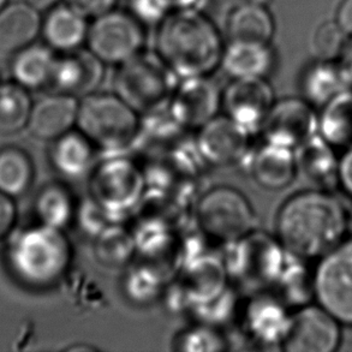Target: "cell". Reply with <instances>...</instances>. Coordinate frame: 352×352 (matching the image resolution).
I'll list each match as a JSON object with an SVG mask.
<instances>
[{
	"instance_id": "6da1fadb",
	"label": "cell",
	"mask_w": 352,
	"mask_h": 352,
	"mask_svg": "<svg viewBox=\"0 0 352 352\" xmlns=\"http://www.w3.org/2000/svg\"><path fill=\"white\" fill-rule=\"evenodd\" d=\"M276 226V238L287 252L311 260L343 242L348 215L329 190L302 191L281 205Z\"/></svg>"
},
{
	"instance_id": "7a4b0ae2",
	"label": "cell",
	"mask_w": 352,
	"mask_h": 352,
	"mask_svg": "<svg viewBox=\"0 0 352 352\" xmlns=\"http://www.w3.org/2000/svg\"><path fill=\"white\" fill-rule=\"evenodd\" d=\"M157 48L179 80L208 76L224 53L218 25L191 8L167 14L157 30Z\"/></svg>"
},
{
	"instance_id": "3957f363",
	"label": "cell",
	"mask_w": 352,
	"mask_h": 352,
	"mask_svg": "<svg viewBox=\"0 0 352 352\" xmlns=\"http://www.w3.org/2000/svg\"><path fill=\"white\" fill-rule=\"evenodd\" d=\"M72 243L63 230L40 224L14 238L10 249L12 271L24 284L47 289L69 276Z\"/></svg>"
},
{
	"instance_id": "277c9868",
	"label": "cell",
	"mask_w": 352,
	"mask_h": 352,
	"mask_svg": "<svg viewBox=\"0 0 352 352\" xmlns=\"http://www.w3.org/2000/svg\"><path fill=\"white\" fill-rule=\"evenodd\" d=\"M142 122L117 94L91 93L78 106L77 129L105 154L122 153L136 143Z\"/></svg>"
},
{
	"instance_id": "5b68a950",
	"label": "cell",
	"mask_w": 352,
	"mask_h": 352,
	"mask_svg": "<svg viewBox=\"0 0 352 352\" xmlns=\"http://www.w3.org/2000/svg\"><path fill=\"white\" fill-rule=\"evenodd\" d=\"M179 78L157 53L138 52L119 64L116 94L138 115H149L168 106Z\"/></svg>"
},
{
	"instance_id": "8992f818",
	"label": "cell",
	"mask_w": 352,
	"mask_h": 352,
	"mask_svg": "<svg viewBox=\"0 0 352 352\" xmlns=\"http://www.w3.org/2000/svg\"><path fill=\"white\" fill-rule=\"evenodd\" d=\"M88 181L91 200L120 223L146 199V171L122 153L99 159Z\"/></svg>"
},
{
	"instance_id": "52a82bcc",
	"label": "cell",
	"mask_w": 352,
	"mask_h": 352,
	"mask_svg": "<svg viewBox=\"0 0 352 352\" xmlns=\"http://www.w3.org/2000/svg\"><path fill=\"white\" fill-rule=\"evenodd\" d=\"M196 228L206 237L223 245L236 242L255 228V212L247 196L229 186L205 191L194 210Z\"/></svg>"
},
{
	"instance_id": "ba28073f",
	"label": "cell",
	"mask_w": 352,
	"mask_h": 352,
	"mask_svg": "<svg viewBox=\"0 0 352 352\" xmlns=\"http://www.w3.org/2000/svg\"><path fill=\"white\" fill-rule=\"evenodd\" d=\"M224 247L223 262L229 278L262 289L271 287L287 255L278 238L256 230Z\"/></svg>"
},
{
	"instance_id": "9c48e42d",
	"label": "cell",
	"mask_w": 352,
	"mask_h": 352,
	"mask_svg": "<svg viewBox=\"0 0 352 352\" xmlns=\"http://www.w3.org/2000/svg\"><path fill=\"white\" fill-rule=\"evenodd\" d=\"M315 300L340 324L352 326V239L320 257L314 268Z\"/></svg>"
},
{
	"instance_id": "30bf717a",
	"label": "cell",
	"mask_w": 352,
	"mask_h": 352,
	"mask_svg": "<svg viewBox=\"0 0 352 352\" xmlns=\"http://www.w3.org/2000/svg\"><path fill=\"white\" fill-rule=\"evenodd\" d=\"M241 331L260 349H281L290 327V307L271 290L256 292L238 310Z\"/></svg>"
},
{
	"instance_id": "8fae6325",
	"label": "cell",
	"mask_w": 352,
	"mask_h": 352,
	"mask_svg": "<svg viewBox=\"0 0 352 352\" xmlns=\"http://www.w3.org/2000/svg\"><path fill=\"white\" fill-rule=\"evenodd\" d=\"M89 51L102 63L122 64L140 52L142 47V29L133 16L107 11L98 16L88 29Z\"/></svg>"
},
{
	"instance_id": "7c38bea8",
	"label": "cell",
	"mask_w": 352,
	"mask_h": 352,
	"mask_svg": "<svg viewBox=\"0 0 352 352\" xmlns=\"http://www.w3.org/2000/svg\"><path fill=\"white\" fill-rule=\"evenodd\" d=\"M260 133L262 141L297 151L319 133V115L307 100L287 98L276 101Z\"/></svg>"
},
{
	"instance_id": "4fadbf2b",
	"label": "cell",
	"mask_w": 352,
	"mask_h": 352,
	"mask_svg": "<svg viewBox=\"0 0 352 352\" xmlns=\"http://www.w3.org/2000/svg\"><path fill=\"white\" fill-rule=\"evenodd\" d=\"M252 136L228 116L218 115L197 130L195 144L206 165H242L252 151Z\"/></svg>"
},
{
	"instance_id": "5bb4252c",
	"label": "cell",
	"mask_w": 352,
	"mask_h": 352,
	"mask_svg": "<svg viewBox=\"0 0 352 352\" xmlns=\"http://www.w3.org/2000/svg\"><path fill=\"white\" fill-rule=\"evenodd\" d=\"M221 94L208 76L182 78L173 91L167 110L184 130H199L219 115Z\"/></svg>"
},
{
	"instance_id": "9a60e30c",
	"label": "cell",
	"mask_w": 352,
	"mask_h": 352,
	"mask_svg": "<svg viewBox=\"0 0 352 352\" xmlns=\"http://www.w3.org/2000/svg\"><path fill=\"white\" fill-rule=\"evenodd\" d=\"M340 344V322L321 305L300 307L291 316L281 350L287 352H333Z\"/></svg>"
},
{
	"instance_id": "2e32d148",
	"label": "cell",
	"mask_w": 352,
	"mask_h": 352,
	"mask_svg": "<svg viewBox=\"0 0 352 352\" xmlns=\"http://www.w3.org/2000/svg\"><path fill=\"white\" fill-rule=\"evenodd\" d=\"M274 102L273 89L265 78H236L221 94L224 115L252 135L261 131Z\"/></svg>"
},
{
	"instance_id": "e0dca14e",
	"label": "cell",
	"mask_w": 352,
	"mask_h": 352,
	"mask_svg": "<svg viewBox=\"0 0 352 352\" xmlns=\"http://www.w3.org/2000/svg\"><path fill=\"white\" fill-rule=\"evenodd\" d=\"M243 164L257 186L271 191L287 188L298 171L296 151L266 141L252 148Z\"/></svg>"
},
{
	"instance_id": "ac0fdd59",
	"label": "cell",
	"mask_w": 352,
	"mask_h": 352,
	"mask_svg": "<svg viewBox=\"0 0 352 352\" xmlns=\"http://www.w3.org/2000/svg\"><path fill=\"white\" fill-rule=\"evenodd\" d=\"M104 77V63L91 51H72L57 58L52 85L58 93L85 98L96 93Z\"/></svg>"
},
{
	"instance_id": "d6986e66",
	"label": "cell",
	"mask_w": 352,
	"mask_h": 352,
	"mask_svg": "<svg viewBox=\"0 0 352 352\" xmlns=\"http://www.w3.org/2000/svg\"><path fill=\"white\" fill-rule=\"evenodd\" d=\"M80 100L75 96L56 93L38 100L32 107L28 126L34 136L54 141L77 125Z\"/></svg>"
},
{
	"instance_id": "ffe728a7",
	"label": "cell",
	"mask_w": 352,
	"mask_h": 352,
	"mask_svg": "<svg viewBox=\"0 0 352 352\" xmlns=\"http://www.w3.org/2000/svg\"><path fill=\"white\" fill-rule=\"evenodd\" d=\"M98 149L77 129L53 141L51 162L56 171L67 181L88 179L98 164Z\"/></svg>"
},
{
	"instance_id": "44dd1931",
	"label": "cell",
	"mask_w": 352,
	"mask_h": 352,
	"mask_svg": "<svg viewBox=\"0 0 352 352\" xmlns=\"http://www.w3.org/2000/svg\"><path fill=\"white\" fill-rule=\"evenodd\" d=\"M334 149L319 133L296 151L298 170L322 190L338 186L339 157Z\"/></svg>"
},
{
	"instance_id": "7402d4cb",
	"label": "cell",
	"mask_w": 352,
	"mask_h": 352,
	"mask_svg": "<svg viewBox=\"0 0 352 352\" xmlns=\"http://www.w3.org/2000/svg\"><path fill=\"white\" fill-rule=\"evenodd\" d=\"M41 27L38 11L27 3H14L0 9V51L14 52L27 47Z\"/></svg>"
},
{
	"instance_id": "603a6c76",
	"label": "cell",
	"mask_w": 352,
	"mask_h": 352,
	"mask_svg": "<svg viewBox=\"0 0 352 352\" xmlns=\"http://www.w3.org/2000/svg\"><path fill=\"white\" fill-rule=\"evenodd\" d=\"M307 261L287 252L279 276L268 289L290 308L310 305V300L315 298L314 270Z\"/></svg>"
},
{
	"instance_id": "cb8c5ba5",
	"label": "cell",
	"mask_w": 352,
	"mask_h": 352,
	"mask_svg": "<svg viewBox=\"0 0 352 352\" xmlns=\"http://www.w3.org/2000/svg\"><path fill=\"white\" fill-rule=\"evenodd\" d=\"M225 72L236 78H265L271 72L273 54L268 45L231 41L223 53Z\"/></svg>"
},
{
	"instance_id": "d4e9b609",
	"label": "cell",
	"mask_w": 352,
	"mask_h": 352,
	"mask_svg": "<svg viewBox=\"0 0 352 352\" xmlns=\"http://www.w3.org/2000/svg\"><path fill=\"white\" fill-rule=\"evenodd\" d=\"M43 36L51 47L72 52L87 38L86 16L72 6H57L50 12L43 23Z\"/></svg>"
},
{
	"instance_id": "484cf974",
	"label": "cell",
	"mask_w": 352,
	"mask_h": 352,
	"mask_svg": "<svg viewBox=\"0 0 352 352\" xmlns=\"http://www.w3.org/2000/svg\"><path fill=\"white\" fill-rule=\"evenodd\" d=\"M167 281L165 271L152 262H131L124 273L122 287L125 297L136 305H149L162 298Z\"/></svg>"
},
{
	"instance_id": "4316f807",
	"label": "cell",
	"mask_w": 352,
	"mask_h": 352,
	"mask_svg": "<svg viewBox=\"0 0 352 352\" xmlns=\"http://www.w3.org/2000/svg\"><path fill=\"white\" fill-rule=\"evenodd\" d=\"M77 207L78 202L76 204L72 191L59 183L45 186L35 201L40 224L63 231L75 223Z\"/></svg>"
},
{
	"instance_id": "83f0119b",
	"label": "cell",
	"mask_w": 352,
	"mask_h": 352,
	"mask_svg": "<svg viewBox=\"0 0 352 352\" xmlns=\"http://www.w3.org/2000/svg\"><path fill=\"white\" fill-rule=\"evenodd\" d=\"M319 133L334 148H352V91H344L322 107Z\"/></svg>"
},
{
	"instance_id": "f1b7e54d",
	"label": "cell",
	"mask_w": 352,
	"mask_h": 352,
	"mask_svg": "<svg viewBox=\"0 0 352 352\" xmlns=\"http://www.w3.org/2000/svg\"><path fill=\"white\" fill-rule=\"evenodd\" d=\"M57 58L45 46H27L19 50L12 64L16 81L24 88L38 89L51 85Z\"/></svg>"
},
{
	"instance_id": "f546056e",
	"label": "cell",
	"mask_w": 352,
	"mask_h": 352,
	"mask_svg": "<svg viewBox=\"0 0 352 352\" xmlns=\"http://www.w3.org/2000/svg\"><path fill=\"white\" fill-rule=\"evenodd\" d=\"M231 41L268 45L273 35V21L261 5L247 1L228 21Z\"/></svg>"
},
{
	"instance_id": "4dcf8cb0",
	"label": "cell",
	"mask_w": 352,
	"mask_h": 352,
	"mask_svg": "<svg viewBox=\"0 0 352 352\" xmlns=\"http://www.w3.org/2000/svg\"><path fill=\"white\" fill-rule=\"evenodd\" d=\"M93 252L104 267L126 268L138 255L133 231L125 229L122 223L111 225L93 238Z\"/></svg>"
},
{
	"instance_id": "1f68e13d",
	"label": "cell",
	"mask_w": 352,
	"mask_h": 352,
	"mask_svg": "<svg viewBox=\"0 0 352 352\" xmlns=\"http://www.w3.org/2000/svg\"><path fill=\"white\" fill-rule=\"evenodd\" d=\"M340 67L331 64H320L313 67L305 77L303 91L310 105L324 107L336 96L348 89Z\"/></svg>"
},
{
	"instance_id": "d6a6232c",
	"label": "cell",
	"mask_w": 352,
	"mask_h": 352,
	"mask_svg": "<svg viewBox=\"0 0 352 352\" xmlns=\"http://www.w3.org/2000/svg\"><path fill=\"white\" fill-rule=\"evenodd\" d=\"M34 168L28 155L17 148L0 152V191L8 196L22 195L33 181Z\"/></svg>"
},
{
	"instance_id": "836d02e7",
	"label": "cell",
	"mask_w": 352,
	"mask_h": 352,
	"mask_svg": "<svg viewBox=\"0 0 352 352\" xmlns=\"http://www.w3.org/2000/svg\"><path fill=\"white\" fill-rule=\"evenodd\" d=\"M32 101L19 83L0 85V133H14L28 125Z\"/></svg>"
},
{
	"instance_id": "e575fe53",
	"label": "cell",
	"mask_w": 352,
	"mask_h": 352,
	"mask_svg": "<svg viewBox=\"0 0 352 352\" xmlns=\"http://www.w3.org/2000/svg\"><path fill=\"white\" fill-rule=\"evenodd\" d=\"M172 348L178 352H221L229 350L230 345L220 329L195 321L177 334Z\"/></svg>"
},
{
	"instance_id": "d590c367",
	"label": "cell",
	"mask_w": 352,
	"mask_h": 352,
	"mask_svg": "<svg viewBox=\"0 0 352 352\" xmlns=\"http://www.w3.org/2000/svg\"><path fill=\"white\" fill-rule=\"evenodd\" d=\"M237 296L234 289L228 286L220 295L206 303L196 305L191 309V315L197 322L210 324L220 329V326L226 324L232 318L237 316L239 310Z\"/></svg>"
},
{
	"instance_id": "8d00e7d4",
	"label": "cell",
	"mask_w": 352,
	"mask_h": 352,
	"mask_svg": "<svg viewBox=\"0 0 352 352\" xmlns=\"http://www.w3.org/2000/svg\"><path fill=\"white\" fill-rule=\"evenodd\" d=\"M345 35L346 33L338 23H324L320 25L313 38L315 54L324 62H331L340 57L346 45Z\"/></svg>"
},
{
	"instance_id": "74e56055",
	"label": "cell",
	"mask_w": 352,
	"mask_h": 352,
	"mask_svg": "<svg viewBox=\"0 0 352 352\" xmlns=\"http://www.w3.org/2000/svg\"><path fill=\"white\" fill-rule=\"evenodd\" d=\"M130 9L138 21L157 24L162 23L171 8L165 0H130Z\"/></svg>"
},
{
	"instance_id": "f35d334b",
	"label": "cell",
	"mask_w": 352,
	"mask_h": 352,
	"mask_svg": "<svg viewBox=\"0 0 352 352\" xmlns=\"http://www.w3.org/2000/svg\"><path fill=\"white\" fill-rule=\"evenodd\" d=\"M248 0H199L197 9L215 24H226L230 16Z\"/></svg>"
},
{
	"instance_id": "ab89813d",
	"label": "cell",
	"mask_w": 352,
	"mask_h": 352,
	"mask_svg": "<svg viewBox=\"0 0 352 352\" xmlns=\"http://www.w3.org/2000/svg\"><path fill=\"white\" fill-rule=\"evenodd\" d=\"M67 4L72 6L85 16H100L111 11L116 0H67Z\"/></svg>"
},
{
	"instance_id": "60d3db41",
	"label": "cell",
	"mask_w": 352,
	"mask_h": 352,
	"mask_svg": "<svg viewBox=\"0 0 352 352\" xmlns=\"http://www.w3.org/2000/svg\"><path fill=\"white\" fill-rule=\"evenodd\" d=\"M338 186L352 199V148L345 149L339 159Z\"/></svg>"
},
{
	"instance_id": "b9f144b4",
	"label": "cell",
	"mask_w": 352,
	"mask_h": 352,
	"mask_svg": "<svg viewBox=\"0 0 352 352\" xmlns=\"http://www.w3.org/2000/svg\"><path fill=\"white\" fill-rule=\"evenodd\" d=\"M16 217V210L9 196L0 191V238L4 237L12 228Z\"/></svg>"
},
{
	"instance_id": "7bdbcfd3",
	"label": "cell",
	"mask_w": 352,
	"mask_h": 352,
	"mask_svg": "<svg viewBox=\"0 0 352 352\" xmlns=\"http://www.w3.org/2000/svg\"><path fill=\"white\" fill-rule=\"evenodd\" d=\"M339 67L343 72L344 78L348 82L349 86L352 85V41L346 43L343 52L340 54Z\"/></svg>"
},
{
	"instance_id": "ee69618b",
	"label": "cell",
	"mask_w": 352,
	"mask_h": 352,
	"mask_svg": "<svg viewBox=\"0 0 352 352\" xmlns=\"http://www.w3.org/2000/svg\"><path fill=\"white\" fill-rule=\"evenodd\" d=\"M338 24L344 32L352 35V0H344L338 11Z\"/></svg>"
},
{
	"instance_id": "f6af8a7d",
	"label": "cell",
	"mask_w": 352,
	"mask_h": 352,
	"mask_svg": "<svg viewBox=\"0 0 352 352\" xmlns=\"http://www.w3.org/2000/svg\"><path fill=\"white\" fill-rule=\"evenodd\" d=\"M24 3L33 6L34 9L41 11V10H46L51 8L52 5L56 4L58 0H23Z\"/></svg>"
},
{
	"instance_id": "bcb514c9",
	"label": "cell",
	"mask_w": 352,
	"mask_h": 352,
	"mask_svg": "<svg viewBox=\"0 0 352 352\" xmlns=\"http://www.w3.org/2000/svg\"><path fill=\"white\" fill-rule=\"evenodd\" d=\"M171 9H188L192 5H197L199 0H165Z\"/></svg>"
},
{
	"instance_id": "7dc6e473",
	"label": "cell",
	"mask_w": 352,
	"mask_h": 352,
	"mask_svg": "<svg viewBox=\"0 0 352 352\" xmlns=\"http://www.w3.org/2000/svg\"><path fill=\"white\" fill-rule=\"evenodd\" d=\"M248 1H250L252 4L261 5V6H265V4H267L270 0H248Z\"/></svg>"
},
{
	"instance_id": "c3c4849f",
	"label": "cell",
	"mask_w": 352,
	"mask_h": 352,
	"mask_svg": "<svg viewBox=\"0 0 352 352\" xmlns=\"http://www.w3.org/2000/svg\"><path fill=\"white\" fill-rule=\"evenodd\" d=\"M5 1H6V0H0V9L4 6Z\"/></svg>"
}]
</instances>
